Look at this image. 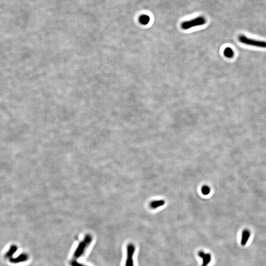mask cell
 Returning <instances> with one entry per match:
<instances>
[{"label":"cell","instance_id":"obj_6","mask_svg":"<svg viewBox=\"0 0 266 266\" xmlns=\"http://www.w3.org/2000/svg\"><path fill=\"white\" fill-rule=\"evenodd\" d=\"M29 259V255L27 253H21L18 256L16 257H12L9 259V262L11 263L18 264L20 263H23L26 262Z\"/></svg>","mask_w":266,"mask_h":266},{"label":"cell","instance_id":"obj_3","mask_svg":"<svg viewBox=\"0 0 266 266\" xmlns=\"http://www.w3.org/2000/svg\"><path fill=\"white\" fill-rule=\"evenodd\" d=\"M207 20L205 17L204 16H199L192 20L184 21L182 23L181 27L183 29L187 30L193 28L194 27L203 25L205 24Z\"/></svg>","mask_w":266,"mask_h":266},{"label":"cell","instance_id":"obj_13","mask_svg":"<svg viewBox=\"0 0 266 266\" xmlns=\"http://www.w3.org/2000/svg\"><path fill=\"white\" fill-rule=\"evenodd\" d=\"M70 264L71 266H88L84 265V264L78 262L76 260H73L72 261H71Z\"/></svg>","mask_w":266,"mask_h":266},{"label":"cell","instance_id":"obj_12","mask_svg":"<svg viewBox=\"0 0 266 266\" xmlns=\"http://www.w3.org/2000/svg\"><path fill=\"white\" fill-rule=\"evenodd\" d=\"M211 192V189L208 186H205L202 187V192L205 195H207L209 194Z\"/></svg>","mask_w":266,"mask_h":266},{"label":"cell","instance_id":"obj_1","mask_svg":"<svg viewBox=\"0 0 266 266\" xmlns=\"http://www.w3.org/2000/svg\"><path fill=\"white\" fill-rule=\"evenodd\" d=\"M93 237L91 235L86 234L84 237V240L80 242L74 253V257L78 259L84 255L86 249L91 244Z\"/></svg>","mask_w":266,"mask_h":266},{"label":"cell","instance_id":"obj_4","mask_svg":"<svg viewBox=\"0 0 266 266\" xmlns=\"http://www.w3.org/2000/svg\"><path fill=\"white\" fill-rule=\"evenodd\" d=\"M126 250L127 257L125 262V266H134L133 256L135 252V246L132 243L128 244Z\"/></svg>","mask_w":266,"mask_h":266},{"label":"cell","instance_id":"obj_8","mask_svg":"<svg viewBox=\"0 0 266 266\" xmlns=\"http://www.w3.org/2000/svg\"><path fill=\"white\" fill-rule=\"evenodd\" d=\"M17 249H18V247L17 245H11L8 251L5 255V257L7 259H8L12 258L13 255L17 251Z\"/></svg>","mask_w":266,"mask_h":266},{"label":"cell","instance_id":"obj_10","mask_svg":"<svg viewBox=\"0 0 266 266\" xmlns=\"http://www.w3.org/2000/svg\"><path fill=\"white\" fill-rule=\"evenodd\" d=\"M150 19V18L149 16H148L147 15H142L139 18V21L140 23V24L144 25H147L149 23Z\"/></svg>","mask_w":266,"mask_h":266},{"label":"cell","instance_id":"obj_11","mask_svg":"<svg viewBox=\"0 0 266 266\" xmlns=\"http://www.w3.org/2000/svg\"><path fill=\"white\" fill-rule=\"evenodd\" d=\"M224 54L228 58H232L234 56V52L230 48H227L224 51Z\"/></svg>","mask_w":266,"mask_h":266},{"label":"cell","instance_id":"obj_7","mask_svg":"<svg viewBox=\"0 0 266 266\" xmlns=\"http://www.w3.org/2000/svg\"><path fill=\"white\" fill-rule=\"evenodd\" d=\"M250 236V232L249 230L245 229L242 231V234H241V245L242 246L246 245L248 241L249 240Z\"/></svg>","mask_w":266,"mask_h":266},{"label":"cell","instance_id":"obj_9","mask_svg":"<svg viewBox=\"0 0 266 266\" xmlns=\"http://www.w3.org/2000/svg\"><path fill=\"white\" fill-rule=\"evenodd\" d=\"M165 203V202L164 200H158L152 202L150 204V205L152 209H155L164 205Z\"/></svg>","mask_w":266,"mask_h":266},{"label":"cell","instance_id":"obj_5","mask_svg":"<svg viewBox=\"0 0 266 266\" xmlns=\"http://www.w3.org/2000/svg\"><path fill=\"white\" fill-rule=\"evenodd\" d=\"M198 255L203 260L201 266H208L212 261V255L209 253H205L204 251L200 250Z\"/></svg>","mask_w":266,"mask_h":266},{"label":"cell","instance_id":"obj_2","mask_svg":"<svg viewBox=\"0 0 266 266\" xmlns=\"http://www.w3.org/2000/svg\"><path fill=\"white\" fill-rule=\"evenodd\" d=\"M238 39L240 42L246 45L263 48H266V42L265 41L252 39L243 34H241L238 36Z\"/></svg>","mask_w":266,"mask_h":266}]
</instances>
